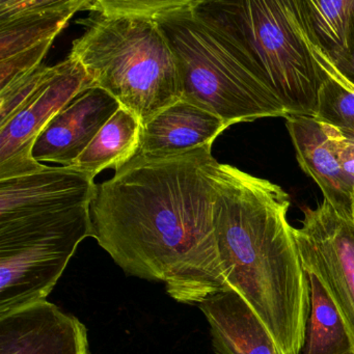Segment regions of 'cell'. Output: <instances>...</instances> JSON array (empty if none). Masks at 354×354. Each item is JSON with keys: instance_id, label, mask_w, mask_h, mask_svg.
<instances>
[{"instance_id": "6da1fadb", "label": "cell", "mask_w": 354, "mask_h": 354, "mask_svg": "<svg viewBox=\"0 0 354 354\" xmlns=\"http://www.w3.org/2000/svg\"><path fill=\"white\" fill-rule=\"evenodd\" d=\"M212 146L138 154L91 204L93 238L126 273L161 281L177 301L200 304L231 289L214 230Z\"/></svg>"}, {"instance_id": "7a4b0ae2", "label": "cell", "mask_w": 354, "mask_h": 354, "mask_svg": "<svg viewBox=\"0 0 354 354\" xmlns=\"http://www.w3.org/2000/svg\"><path fill=\"white\" fill-rule=\"evenodd\" d=\"M289 207L281 186L217 165L214 230L227 283L257 313L281 354H300L310 291Z\"/></svg>"}, {"instance_id": "3957f363", "label": "cell", "mask_w": 354, "mask_h": 354, "mask_svg": "<svg viewBox=\"0 0 354 354\" xmlns=\"http://www.w3.org/2000/svg\"><path fill=\"white\" fill-rule=\"evenodd\" d=\"M86 30L73 41L93 86L115 97L142 125L183 99L177 62L149 11L148 0H93Z\"/></svg>"}, {"instance_id": "277c9868", "label": "cell", "mask_w": 354, "mask_h": 354, "mask_svg": "<svg viewBox=\"0 0 354 354\" xmlns=\"http://www.w3.org/2000/svg\"><path fill=\"white\" fill-rule=\"evenodd\" d=\"M177 62L183 99L230 126L288 113L241 43L196 7V0H148Z\"/></svg>"}, {"instance_id": "5b68a950", "label": "cell", "mask_w": 354, "mask_h": 354, "mask_svg": "<svg viewBox=\"0 0 354 354\" xmlns=\"http://www.w3.org/2000/svg\"><path fill=\"white\" fill-rule=\"evenodd\" d=\"M196 7L243 45L289 115L315 118L321 72L297 0H196Z\"/></svg>"}, {"instance_id": "8992f818", "label": "cell", "mask_w": 354, "mask_h": 354, "mask_svg": "<svg viewBox=\"0 0 354 354\" xmlns=\"http://www.w3.org/2000/svg\"><path fill=\"white\" fill-rule=\"evenodd\" d=\"M88 237L91 204L0 223V315L46 300Z\"/></svg>"}, {"instance_id": "52a82bcc", "label": "cell", "mask_w": 354, "mask_h": 354, "mask_svg": "<svg viewBox=\"0 0 354 354\" xmlns=\"http://www.w3.org/2000/svg\"><path fill=\"white\" fill-rule=\"evenodd\" d=\"M294 235L304 270L326 290L354 346V219L323 200L304 210Z\"/></svg>"}, {"instance_id": "ba28073f", "label": "cell", "mask_w": 354, "mask_h": 354, "mask_svg": "<svg viewBox=\"0 0 354 354\" xmlns=\"http://www.w3.org/2000/svg\"><path fill=\"white\" fill-rule=\"evenodd\" d=\"M94 88L82 64L68 55L59 69L5 125L0 127V180L42 171L47 165L32 158L43 130L78 95Z\"/></svg>"}, {"instance_id": "9c48e42d", "label": "cell", "mask_w": 354, "mask_h": 354, "mask_svg": "<svg viewBox=\"0 0 354 354\" xmlns=\"http://www.w3.org/2000/svg\"><path fill=\"white\" fill-rule=\"evenodd\" d=\"M88 331L47 300L0 315V354H88Z\"/></svg>"}, {"instance_id": "30bf717a", "label": "cell", "mask_w": 354, "mask_h": 354, "mask_svg": "<svg viewBox=\"0 0 354 354\" xmlns=\"http://www.w3.org/2000/svg\"><path fill=\"white\" fill-rule=\"evenodd\" d=\"M95 178L69 167L0 180V223L92 204Z\"/></svg>"}, {"instance_id": "8fae6325", "label": "cell", "mask_w": 354, "mask_h": 354, "mask_svg": "<svg viewBox=\"0 0 354 354\" xmlns=\"http://www.w3.org/2000/svg\"><path fill=\"white\" fill-rule=\"evenodd\" d=\"M120 107L106 91L88 88L49 122L35 144L32 158L71 167Z\"/></svg>"}, {"instance_id": "7c38bea8", "label": "cell", "mask_w": 354, "mask_h": 354, "mask_svg": "<svg viewBox=\"0 0 354 354\" xmlns=\"http://www.w3.org/2000/svg\"><path fill=\"white\" fill-rule=\"evenodd\" d=\"M286 126L302 171L318 184L325 201L353 218L354 189L339 161V130L304 115H288Z\"/></svg>"}, {"instance_id": "4fadbf2b", "label": "cell", "mask_w": 354, "mask_h": 354, "mask_svg": "<svg viewBox=\"0 0 354 354\" xmlns=\"http://www.w3.org/2000/svg\"><path fill=\"white\" fill-rule=\"evenodd\" d=\"M93 0H0V61L55 37Z\"/></svg>"}, {"instance_id": "5bb4252c", "label": "cell", "mask_w": 354, "mask_h": 354, "mask_svg": "<svg viewBox=\"0 0 354 354\" xmlns=\"http://www.w3.org/2000/svg\"><path fill=\"white\" fill-rule=\"evenodd\" d=\"M198 308L210 325L215 354H281L264 323L235 290L216 292Z\"/></svg>"}, {"instance_id": "9a60e30c", "label": "cell", "mask_w": 354, "mask_h": 354, "mask_svg": "<svg viewBox=\"0 0 354 354\" xmlns=\"http://www.w3.org/2000/svg\"><path fill=\"white\" fill-rule=\"evenodd\" d=\"M229 127L218 115L181 99L142 125L138 154H174L212 146Z\"/></svg>"}, {"instance_id": "2e32d148", "label": "cell", "mask_w": 354, "mask_h": 354, "mask_svg": "<svg viewBox=\"0 0 354 354\" xmlns=\"http://www.w3.org/2000/svg\"><path fill=\"white\" fill-rule=\"evenodd\" d=\"M142 127L136 115L120 107L69 167L94 178L106 169L118 171L138 154Z\"/></svg>"}, {"instance_id": "e0dca14e", "label": "cell", "mask_w": 354, "mask_h": 354, "mask_svg": "<svg viewBox=\"0 0 354 354\" xmlns=\"http://www.w3.org/2000/svg\"><path fill=\"white\" fill-rule=\"evenodd\" d=\"M302 26L308 38L333 64L348 53L354 0H297Z\"/></svg>"}, {"instance_id": "ac0fdd59", "label": "cell", "mask_w": 354, "mask_h": 354, "mask_svg": "<svg viewBox=\"0 0 354 354\" xmlns=\"http://www.w3.org/2000/svg\"><path fill=\"white\" fill-rule=\"evenodd\" d=\"M308 274L310 312L306 339L300 354H354V346L345 322L322 283Z\"/></svg>"}, {"instance_id": "d6986e66", "label": "cell", "mask_w": 354, "mask_h": 354, "mask_svg": "<svg viewBox=\"0 0 354 354\" xmlns=\"http://www.w3.org/2000/svg\"><path fill=\"white\" fill-rule=\"evenodd\" d=\"M306 38L321 72L315 119L333 126L354 142V86L337 71L326 53L308 35Z\"/></svg>"}, {"instance_id": "ffe728a7", "label": "cell", "mask_w": 354, "mask_h": 354, "mask_svg": "<svg viewBox=\"0 0 354 354\" xmlns=\"http://www.w3.org/2000/svg\"><path fill=\"white\" fill-rule=\"evenodd\" d=\"M59 69V64L53 67L41 64L0 91V127L5 125L45 84L55 77Z\"/></svg>"}, {"instance_id": "44dd1931", "label": "cell", "mask_w": 354, "mask_h": 354, "mask_svg": "<svg viewBox=\"0 0 354 354\" xmlns=\"http://www.w3.org/2000/svg\"><path fill=\"white\" fill-rule=\"evenodd\" d=\"M53 40H47L21 51L9 59L0 61V91L42 64Z\"/></svg>"}, {"instance_id": "7402d4cb", "label": "cell", "mask_w": 354, "mask_h": 354, "mask_svg": "<svg viewBox=\"0 0 354 354\" xmlns=\"http://www.w3.org/2000/svg\"><path fill=\"white\" fill-rule=\"evenodd\" d=\"M337 71L354 86V16L352 20L348 53L341 61L335 64Z\"/></svg>"}]
</instances>
